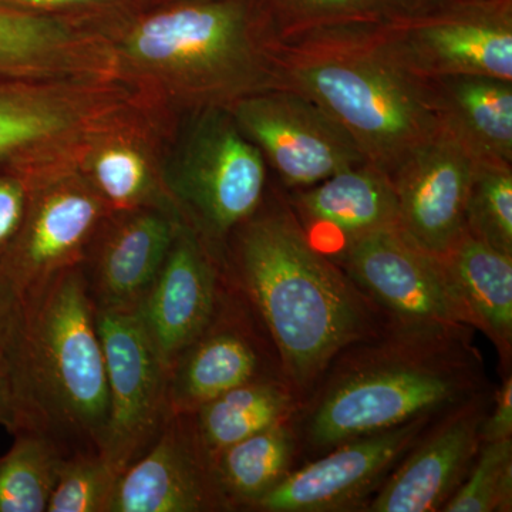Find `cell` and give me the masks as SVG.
<instances>
[{
    "label": "cell",
    "instance_id": "d6a6232c",
    "mask_svg": "<svg viewBox=\"0 0 512 512\" xmlns=\"http://www.w3.org/2000/svg\"><path fill=\"white\" fill-rule=\"evenodd\" d=\"M33 184L25 175L0 164V259L15 241L30 200Z\"/></svg>",
    "mask_w": 512,
    "mask_h": 512
},
{
    "label": "cell",
    "instance_id": "6da1fadb",
    "mask_svg": "<svg viewBox=\"0 0 512 512\" xmlns=\"http://www.w3.org/2000/svg\"><path fill=\"white\" fill-rule=\"evenodd\" d=\"M221 262L302 403L343 349L394 320L313 247L274 180L258 211L229 235Z\"/></svg>",
    "mask_w": 512,
    "mask_h": 512
},
{
    "label": "cell",
    "instance_id": "f546056e",
    "mask_svg": "<svg viewBox=\"0 0 512 512\" xmlns=\"http://www.w3.org/2000/svg\"><path fill=\"white\" fill-rule=\"evenodd\" d=\"M119 474L100 451L64 460L46 512H109Z\"/></svg>",
    "mask_w": 512,
    "mask_h": 512
},
{
    "label": "cell",
    "instance_id": "7402d4cb",
    "mask_svg": "<svg viewBox=\"0 0 512 512\" xmlns=\"http://www.w3.org/2000/svg\"><path fill=\"white\" fill-rule=\"evenodd\" d=\"M107 63L106 45L94 30L0 9V77L97 79Z\"/></svg>",
    "mask_w": 512,
    "mask_h": 512
},
{
    "label": "cell",
    "instance_id": "30bf717a",
    "mask_svg": "<svg viewBox=\"0 0 512 512\" xmlns=\"http://www.w3.org/2000/svg\"><path fill=\"white\" fill-rule=\"evenodd\" d=\"M274 377L286 379L274 342L227 278L214 318L168 369V416L192 412L242 384Z\"/></svg>",
    "mask_w": 512,
    "mask_h": 512
},
{
    "label": "cell",
    "instance_id": "7a4b0ae2",
    "mask_svg": "<svg viewBox=\"0 0 512 512\" xmlns=\"http://www.w3.org/2000/svg\"><path fill=\"white\" fill-rule=\"evenodd\" d=\"M473 330L394 319L343 349L292 417L298 461L443 413L490 387Z\"/></svg>",
    "mask_w": 512,
    "mask_h": 512
},
{
    "label": "cell",
    "instance_id": "d6986e66",
    "mask_svg": "<svg viewBox=\"0 0 512 512\" xmlns=\"http://www.w3.org/2000/svg\"><path fill=\"white\" fill-rule=\"evenodd\" d=\"M229 511L184 414L168 416L146 453L117 478L109 512Z\"/></svg>",
    "mask_w": 512,
    "mask_h": 512
},
{
    "label": "cell",
    "instance_id": "5bb4252c",
    "mask_svg": "<svg viewBox=\"0 0 512 512\" xmlns=\"http://www.w3.org/2000/svg\"><path fill=\"white\" fill-rule=\"evenodd\" d=\"M491 387L444 410L394 467L367 512L441 511L463 484L481 446V424L493 404Z\"/></svg>",
    "mask_w": 512,
    "mask_h": 512
},
{
    "label": "cell",
    "instance_id": "4dcf8cb0",
    "mask_svg": "<svg viewBox=\"0 0 512 512\" xmlns=\"http://www.w3.org/2000/svg\"><path fill=\"white\" fill-rule=\"evenodd\" d=\"M281 39L330 26L384 20L377 0H264Z\"/></svg>",
    "mask_w": 512,
    "mask_h": 512
},
{
    "label": "cell",
    "instance_id": "5b68a950",
    "mask_svg": "<svg viewBox=\"0 0 512 512\" xmlns=\"http://www.w3.org/2000/svg\"><path fill=\"white\" fill-rule=\"evenodd\" d=\"M3 355L18 413L16 430L45 434L67 456L101 451L109 382L96 309L80 265L20 296Z\"/></svg>",
    "mask_w": 512,
    "mask_h": 512
},
{
    "label": "cell",
    "instance_id": "d4e9b609",
    "mask_svg": "<svg viewBox=\"0 0 512 512\" xmlns=\"http://www.w3.org/2000/svg\"><path fill=\"white\" fill-rule=\"evenodd\" d=\"M301 399L284 377L255 380L184 414L192 436L212 458L238 441L291 420Z\"/></svg>",
    "mask_w": 512,
    "mask_h": 512
},
{
    "label": "cell",
    "instance_id": "2e32d148",
    "mask_svg": "<svg viewBox=\"0 0 512 512\" xmlns=\"http://www.w3.org/2000/svg\"><path fill=\"white\" fill-rule=\"evenodd\" d=\"M473 168V158L441 128L390 175L399 228L427 254L443 258L466 231Z\"/></svg>",
    "mask_w": 512,
    "mask_h": 512
},
{
    "label": "cell",
    "instance_id": "e0dca14e",
    "mask_svg": "<svg viewBox=\"0 0 512 512\" xmlns=\"http://www.w3.org/2000/svg\"><path fill=\"white\" fill-rule=\"evenodd\" d=\"M227 278L220 259L187 225L178 229L137 311L167 369L214 318Z\"/></svg>",
    "mask_w": 512,
    "mask_h": 512
},
{
    "label": "cell",
    "instance_id": "d590c367",
    "mask_svg": "<svg viewBox=\"0 0 512 512\" xmlns=\"http://www.w3.org/2000/svg\"><path fill=\"white\" fill-rule=\"evenodd\" d=\"M0 426L10 434L18 429V413L10 384L8 362L3 352H0Z\"/></svg>",
    "mask_w": 512,
    "mask_h": 512
},
{
    "label": "cell",
    "instance_id": "836d02e7",
    "mask_svg": "<svg viewBox=\"0 0 512 512\" xmlns=\"http://www.w3.org/2000/svg\"><path fill=\"white\" fill-rule=\"evenodd\" d=\"M481 443L512 439V376L504 373L503 383L494 390L493 404L480 430Z\"/></svg>",
    "mask_w": 512,
    "mask_h": 512
},
{
    "label": "cell",
    "instance_id": "9c48e42d",
    "mask_svg": "<svg viewBox=\"0 0 512 512\" xmlns=\"http://www.w3.org/2000/svg\"><path fill=\"white\" fill-rule=\"evenodd\" d=\"M96 325L110 400L100 453L120 477L156 441L168 419V369L137 309H96Z\"/></svg>",
    "mask_w": 512,
    "mask_h": 512
},
{
    "label": "cell",
    "instance_id": "4316f807",
    "mask_svg": "<svg viewBox=\"0 0 512 512\" xmlns=\"http://www.w3.org/2000/svg\"><path fill=\"white\" fill-rule=\"evenodd\" d=\"M0 456V512H46L67 454L45 434L20 429Z\"/></svg>",
    "mask_w": 512,
    "mask_h": 512
},
{
    "label": "cell",
    "instance_id": "8992f818",
    "mask_svg": "<svg viewBox=\"0 0 512 512\" xmlns=\"http://www.w3.org/2000/svg\"><path fill=\"white\" fill-rule=\"evenodd\" d=\"M164 174L184 224L220 261L229 235L258 211L272 183L261 151L231 111L217 107L175 116Z\"/></svg>",
    "mask_w": 512,
    "mask_h": 512
},
{
    "label": "cell",
    "instance_id": "1f68e13d",
    "mask_svg": "<svg viewBox=\"0 0 512 512\" xmlns=\"http://www.w3.org/2000/svg\"><path fill=\"white\" fill-rule=\"evenodd\" d=\"M144 0H0V9L22 15L67 20L106 33Z\"/></svg>",
    "mask_w": 512,
    "mask_h": 512
},
{
    "label": "cell",
    "instance_id": "484cf974",
    "mask_svg": "<svg viewBox=\"0 0 512 512\" xmlns=\"http://www.w3.org/2000/svg\"><path fill=\"white\" fill-rule=\"evenodd\" d=\"M298 467L292 419L238 441L212 458V470L229 511L255 504Z\"/></svg>",
    "mask_w": 512,
    "mask_h": 512
},
{
    "label": "cell",
    "instance_id": "3957f363",
    "mask_svg": "<svg viewBox=\"0 0 512 512\" xmlns=\"http://www.w3.org/2000/svg\"><path fill=\"white\" fill-rule=\"evenodd\" d=\"M116 77L168 113L231 109L284 87L264 0H171L106 30Z\"/></svg>",
    "mask_w": 512,
    "mask_h": 512
},
{
    "label": "cell",
    "instance_id": "8d00e7d4",
    "mask_svg": "<svg viewBox=\"0 0 512 512\" xmlns=\"http://www.w3.org/2000/svg\"><path fill=\"white\" fill-rule=\"evenodd\" d=\"M439 0H377L384 19L406 18L429 9Z\"/></svg>",
    "mask_w": 512,
    "mask_h": 512
},
{
    "label": "cell",
    "instance_id": "4fadbf2b",
    "mask_svg": "<svg viewBox=\"0 0 512 512\" xmlns=\"http://www.w3.org/2000/svg\"><path fill=\"white\" fill-rule=\"evenodd\" d=\"M107 214L106 205L77 170L33 185L22 227L0 259V274L22 296L82 265Z\"/></svg>",
    "mask_w": 512,
    "mask_h": 512
},
{
    "label": "cell",
    "instance_id": "ffe728a7",
    "mask_svg": "<svg viewBox=\"0 0 512 512\" xmlns=\"http://www.w3.org/2000/svg\"><path fill=\"white\" fill-rule=\"evenodd\" d=\"M284 192L309 242L332 261L355 239L399 227L392 180L370 163L340 171L312 187Z\"/></svg>",
    "mask_w": 512,
    "mask_h": 512
},
{
    "label": "cell",
    "instance_id": "cb8c5ba5",
    "mask_svg": "<svg viewBox=\"0 0 512 512\" xmlns=\"http://www.w3.org/2000/svg\"><path fill=\"white\" fill-rule=\"evenodd\" d=\"M440 259L471 328L481 330L491 340L503 372H511L512 255L464 231Z\"/></svg>",
    "mask_w": 512,
    "mask_h": 512
},
{
    "label": "cell",
    "instance_id": "9a60e30c",
    "mask_svg": "<svg viewBox=\"0 0 512 512\" xmlns=\"http://www.w3.org/2000/svg\"><path fill=\"white\" fill-rule=\"evenodd\" d=\"M174 119L160 107H148L100 133L87 148L77 173L109 212L157 208L180 215L164 174Z\"/></svg>",
    "mask_w": 512,
    "mask_h": 512
},
{
    "label": "cell",
    "instance_id": "ba28073f",
    "mask_svg": "<svg viewBox=\"0 0 512 512\" xmlns=\"http://www.w3.org/2000/svg\"><path fill=\"white\" fill-rule=\"evenodd\" d=\"M407 62L427 79L487 76L512 82V0H439L384 19Z\"/></svg>",
    "mask_w": 512,
    "mask_h": 512
},
{
    "label": "cell",
    "instance_id": "e575fe53",
    "mask_svg": "<svg viewBox=\"0 0 512 512\" xmlns=\"http://www.w3.org/2000/svg\"><path fill=\"white\" fill-rule=\"evenodd\" d=\"M20 306L18 289L5 275L0 274V352L5 349L10 332L15 325Z\"/></svg>",
    "mask_w": 512,
    "mask_h": 512
},
{
    "label": "cell",
    "instance_id": "ac0fdd59",
    "mask_svg": "<svg viewBox=\"0 0 512 512\" xmlns=\"http://www.w3.org/2000/svg\"><path fill=\"white\" fill-rule=\"evenodd\" d=\"M183 224L157 208L109 212L80 265L94 309H137Z\"/></svg>",
    "mask_w": 512,
    "mask_h": 512
},
{
    "label": "cell",
    "instance_id": "603a6c76",
    "mask_svg": "<svg viewBox=\"0 0 512 512\" xmlns=\"http://www.w3.org/2000/svg\"><path fill=\"white\" fill-rule=\"evenodd\" d=\"M441 128L474 161L512 164V82L487 76L430 79Z\"/></svg>",
    "mask_w": 512,
    "mask_h": 512
},
{
    "label": "cell",
    "instance_id": "83f0119b",
    "mask_svg": "<svg viewBox=\"0 0 512 512\" xmlns=\"http://www.w3.org/2000/svg\"><path fill=\"white\" fill-rule=\"evenodd\" d=\"M466 231L512 255V164L474 161L466 202Z\"/></svg>",
    "mask_w": 512,
    "mask_h": 512
},
{
    "label": "cell",
    "instance_id": "277c9868",
    "mask_svg": "<svg viewBox=\"0 0 512 512\" xmlns=\"http://www.w3.org/2000/svg\"><path fill=\"white\" fill-rule=\"evenodd\" d=\"M278 67L284 87L315 101L389 177L441 131L430 79L407 62L384 20L281 39Z\"/></svg>",
    "mask_w": 512,
    "mask_h": 512
},
{
    "label": "cell",
    "instance_id": "7c38bea8",
    "mask_svg": "<svg viewBox=\"0 0 512 512\" xmlns=\"http://www.w3.org/2000/svg\"><path fill=\"white\" fill-rule=\"evenodd\" d=\"M333 262L390 318L470 326L441 259L417 247L399 227L355 239Z\"/></svg>",
    "mask_w": 512,
    "mask_h": 512
},
{
    "label": "cell",
    "instance_id": "74e56055",
    "mask_svg": "<svg viewBox=\"0 0 512 512\" xmlns=\"http://www.w3.org/2000/svg\"><path fill=\"white\" fill-rule=\"evenodd\" d=\"M171 2V0H144L143 8L146 6L160 5V3Z\"/></svg>",
    "mask_w": 512,
    "mask_h": 512
},
{
    "label": "cell",
    "instance_id": "44dd1931",
    "mask_svg": "<svg viewBox=\"0 0 512 512\" xmlns=\"http://www.w3.org/2000/svg\"><path fill=\"white\" fill-rule=\"evenodd\" d=\"M79 111L57 80L0 77V164L25 175L56 167L72 150Z\"/></svg>",
    "mask_w": 512,
    "mask_h": 512
},
{
    "label": "cell",
    "instance_id": "f1b7e54d",
    "mask_svg": "<svg viewBox=\"0 0 512 512\" xmlns=\"http://www.w3.org/2000/svg\"><path fill=\"white\" fill-rule=\"evenodd\" d=\"M512 510V439L481 443L473 466L441 512Z\"/></svg>",
    "mask_w": 512,
    "mask_h": 512
},
{
    "label": "cell",
    "instance_id": "8fae6325",
    "mask_svg": "<svg viewBox=\"0 0 512 512\" xmlns=\"http://www.w3.org/2000/svg\"><path fill=\"white\" fill-rule=\"evenodd\" d=\"M437 416L419 417L339 444L293 468L252 511H365L383 481Z\"/></svg>",
    "mask_w": 512,
    "mask_h": 512
},
{
    "label": "cell",
    "instance_id": "52a82bcc",
    "mask_svg": "<svg viewBox=\"0 0 512 512\" xmlns=\"http://www.w3.org/2000/svg\"><path fill=\"white\" fill-rule=\"evenodd\" d=\"M258 147L272 180L293 191L369 163L348 131L305 94L275 87L239 100L229 109Z\"/></svg>",
    "mask_w": 512,
    "mask_h": 512
}]
</instances>
